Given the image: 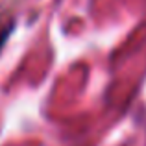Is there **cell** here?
<instances>
[{
  "label": "cell",
  "instance_id": "1",
  "mask_svg": "<svg viewBox=\"0 0 146 146\" xmlns=\"http://www.w3.org/2000/svg\"><path fill=\"white\" fill-rule=\"evenodd\" d=\"M13 19L11 17H0V50L4 48V44H6V41L9 39L11 32H13Z\"/></svg>",
  "mask_w": 146,
  "mask_h": 146
}]
</instances>
